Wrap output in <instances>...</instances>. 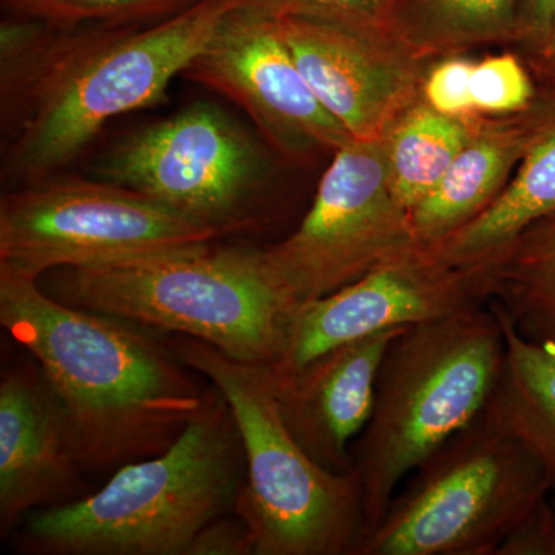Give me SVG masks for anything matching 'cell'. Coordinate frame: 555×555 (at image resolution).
<instances>
[{"mask_svg":"<svg viewBox=\"0 0 555 555\" xmlns=\"http://www.w3.org/2000/svg\"><path fill=\"white\" fill-rule=\"evenodd\" d=\"M474 62L449 56L427 68L422 87V100L448 118H477L470 93Z\"/></svg>","mask_w":555,"mask_h":555,"instance_id":"25","label":"cell"},{"mask_svg":"<svg viewBox=\"0 0 555 555\" xmlns=\"http://www.w3.org/2000/svg\"><path fill=\"white\" fill-rule=\"evenodd\" d=\"M275 21L310 89L357 141L385 138L422 101L427 60L392 28L308 16Z\"/></svg>","mask_w":555,"mask_h":555,"instance_id":"13","label":"cell"},{"mask_svg":"<svg viewBox=\"0 0 555 555\" xmlns=\"http://www.w3.org/2000/svg\"><path fill=\"white\" fill-rule=\"evenodd\" d=\"M246 455L228 401L206 404L167 451L115 470L100 491L36 511L16 529L33 555H188L211 521L235 513Z\"/></svg>","mask_w":555,"mask_h":555,"instance_id":"3","label":"cell"},{"mask_svg":"<svg viewBox=\"0 0 555 555\" xmlns=\"http://www.w3.org/2000/svg\"><path fill=\"white\" fill-rule=\"evenodd\" d=\"M188 555H255L254 540L246 524L232 513L208 524Z\"/></svg>","mask_w":555,"mask_h":555,"instance_id":"27","label":"cell"},{"mask_svg":"<svg viewBox=\"0 0 555 555\" xmlns=\"http://www.w3.org/2000/svg\"><path fill=\"white\" fill-rule=\"evenodd\" d=\"M0 324L42 371L83 470H118L167 451L206 404L208 389L169 341L62 302L36 278L7 268Z\"/></svg>","mask_w":555,"mask_h":555,"instance_id":"1","label":"cell"},{"mask_svg":"<svg viewBox=\"0 0 555 555\" xmlns=\"http://www.w3.org/2000/svg\"><path fill=\"white\" fill-rule=\"evenodd\" d=\"M554 211L555 113L500 195L467 224L425 248L452 268H481Z\"/></svg>","mask_w":555,"mask_h":555,"instance_id":"18","label":"cell"},{"mask_svg":"<svg viewBox=\"0 0 555 555\" xmlns=\"http://www.w3.org/2000/svg\"><path fill=\"white\" fill-rule=\"evenodd\" d=\"M214 243L60 269L47 292L76 308L201 339L235 360L276 363L299 301L262 247Z\"/></svg>","mask_w":555,"mask_h":555,"instance_id":"4","label":"cell"},{"mask_svg":"<svg viewBox=\"0 0 555 555\" xmlns=\"http://www.w3.org/2000/svg\"><path fill=\"white\" fill-rule=\"evenodd\" d=\"M244 0H199L152 27L56 30L38 22L2 50L5 173L35 184L79 158L109 119L156 105Z\"/></svg>","mask_w":555,"mask_h":555,"instance_id":"2","label":"cell"},{"mask_svg":"<svg viewBox=\"0 0 555 555\" xmlns=\"http://www.w3.org/2000/svg\"><path fill=\"white\" fill-rule=\"evenodd\" d=\"M551 495L534 456L481 411L409 474L358 555H496Z\"/></svg>","mask_w":555,"mask_h":555,"instance_id":"7","label":"cell"},{"mask_svg":"<svg viewBox=\"0 0 555 555\" xmlns=\"http://www.w3.org/2000/svg\"><path fill=\"white\" fill-rule=\"evenodd\" d=\"M218 238L203 222L107 181L50 177L0 199V268L36 280Z\"/></svg>","mask_w":555,"mask_h":555,"instance_id":"8","label":"cell"},{"mask_svg":"<svg viewBox=\"0 0 555 555\" xmlns=\"http://www.w3.org/2000/svg\"><path fill=\"white\" fill-rule=\"evenodd\" d=\"M401 0H244L269 16H308L346 24L392 28Z\"/></svg>","mask_w":555,"mask_h":555,"instance_id":"24","label":"cell"},{"mask_svg":"<svg viewBox=\"0 0 555 555\" xmlns=\"http://www.w3.org/2000/svg\"><path fill=\"white\" fill-rule=\"evenodd\" d=\"M199 0H3L14 17L42 22L56 30L91 25H134L169 17Z\"/></svg>","mask_w":555,"mask_h":555,"instance_id":"22","label":"cell"},{"mask_svg":"<svg viewBox=\"0 0 555 555\" xmlns=\"http://www.w3.org/2000/svg\"><path fill=\"white\" fill-rule=\"evenodd\" d=\"M179 360L228 401L246 455L235 514L255 555H358L367 534L357 474L318 465L288 433L266 364L246 363L201 339L169 341Z\"/></svg>","mask_w":555,"mask_h":555,"instance_id":"6","label":"cell"},{"mask_svg":"<svg viewBox=\"0 0 555 555\" xmlns=\"http://www.w3.org/2000/svg\"><path fill=\"white\" fill-rule=\"evenodd\" d=\"M543 50H545L547 64H550L551 73H553L555 80V17L546 39L543 40Z\"/></svg>","mask_w":555,"mask_h":555,"instance_id":"29","label":"cell"},{"mask_svg":"<svg viewBox=\"0 0 555 555\" xmlns=\"http://www.w3.org/2000/svg\"><path fill=\"white\" fill-rule=\"evenodd\" d=\"M503 356L505 335L489 302L408 326L389 343L371 418L350 447L367 534L409 474L483 411Z\"/></svg>","mask_w":555,"mask_h":555,"instance_id":"5","label":"cell"},{"mask_svg":"<svg viewBox=\"0 0 555 555\" xmlns=\"http://www.w3.org/2000/svg\"><path fill=\"white\" fill-rule=\"evenodd\" d=\"M555 17V0H525L521 33L543 43Z\"/></svg>","mask_w":555,"mask_h":555,"instance_id":"28","label":"cell"},{"mask_svg":"<svg viewBox=\"0 0 555 555\" xmlns=\"http://www.w3.org/2000/svg\"><path fill=\"white\" fill-rule=\"evenodd\" d=\"M102 181L203 222L219 236L254 224L269 166L254 138L222 109L196 104L120 141Z\"/></svg>","mask_w":555,"mask_h":555,"instance_id":"10","label":"cell"},{"mask_svg":"<svg viewBox=\"0 0 555 555\" xmlns=\"http://www.w3.org/2000/svg\"><path fill=\"white\" fill-rule=\"evenodd\" d=\"M496 555H555V505L551 496L506 537Z\"/></svg>","mask_w":555,"mask_h":555,"instance_id":"26","label":"cell"},{"mask_svg":"<svg viewBox=\"0 0 555 555\" xmlns=\"http://www.w3.org/2000/svg\"><path fill=\"white\" fill-rule=\"evenodd\" d=\"M420 247L411 215L390 189L385 138L334 152L315 198L297 229L262 247L299 302L323 298Z\"/></svg>","mask_w":555,"mask_h":555,"instance_id":"9","label":"cell"},{"mask_svg":"<svg viewBox=\"0 0 555 555\" xmlns=\"http://www.w3.org/2000/svg\"><path fill=\"white\" fill-rule=\"evenodd\" d=\"M555 107L476 120L473 137L436 189L411 211L412 232L430 247L480 215L500 195L514 167L553 118Z\"/></svg>","mask_w":555,"mask_h":555,"instance_id":"16","label":"cell"},{"mask_svg":"<svg viewBox=\"0 0 555 555\" xmlns=\"http://www.w3.org/2000/svg\"><path fill=\"white\" fill-rule=\"evenodd\" d=\"M83 467L53 390L33 357L3 366L0 378V532L31 513L89 495Z\"/></svg>","mask_w":555,"mask_h":555,"instance_id":"14","label":"cell"},{"mask_svg":"<svg viewBox=\"0 0 555 555\" xmlns=\"http://www.w3.org/2000/svg\"><path fill=\"white\" fill-rule=\"evenodd\" d=\"M551 499H553L554 505H555V495H551Z\"/></svg>","mask_w":555,"mask_h":555,"instance_id":"30","label":"cell"},{"mask_svg":"<svg viewBox=\"0 0 555 555\" xmlns=\"http://www.w3.org/2000/svg\"><path fill=\"white\" fill-rule=\"evenodd\" d=\"M477 118L440 115L418 101L385 137L390 189L404 210H414L437 188L469 142Z\"/></svg>","mask_w":555,"mask_h":555,"instance_id":"20","label":"cell"},{"mask_svg":"<svg viewBox=\"0 0 555 555\" xmlns=\"http://www.w3.org/2000/svg\"><path fill=\"white\" fill-rule=\"evenodd\" d=\"M489 301L488 269L452 268L420 246L334 294L299 302L280 360L269 366H301L353 339L443 320Z\"/></svg>","mask_w":555,"mask_h":555,"instance_id":"12","label":"cell"},{"mask_svg":"<svg viewBox=\"0 0 555 555\" xmlns=\"http://www.w3.org/2000/svg\"><path fill=\"white\" fill-rule=\"evenodd\" d=\"M403 328L353 339L301 366L266 364L284 425L318 465L352 473L350 447L371 418L387 346Z\"/></svg>","mask_w":555,"mask_h":555,"instance_id":"15","label":"cell"},{"mask_svg":"<svg viewBox=\"0 0 555 555\" xmlns=\"http://www.w3.org/2000/svg\"><path fill=\"white\" fill-rule=\"evenodd\" d=\"M491 301L532 341L555 345V211L540 219L488 264Z\"/></svg>","mask_w":555,"mask_h":555,"instance_id":"19","label":"cell"},{"mask_svg":"<svg viewBox=\"0 0 555 555\" xmlns=\"http://www.w3.org/2000/svg\"><path fill=\"white\" fill-rule=\"evenodd\" d=\"M489 306L502 324L505 356L483 412L534 456L555 495V345L525 338L505 310Z\"/></svg>","mask_w":555,"mask_h":555,"instance_id":"17","label":"cell"},{"mask_svg":"<svg viewBox=\"0 0 555 555\" xmlns=\"http://www.w3.org/2000/svg\"><path fill=\"white\" fill-rule=\"evenodd\" d=\"M182 75L235 101L288 158L356 141L310 89L275 17L244 2L219 22Z\"/></svg>","mask_w":555,"mask_h":555,"instance_id":"11","label":"cell"},{"mask_svg":"<svg viewBox=\"0 0 555 555\" xmlns=\"http://www.w3.org/2000/svg\"><path fill=\"white\" fill-rule=\"evenodd\" d=\"M525 0H401L392 30L420 56L455 53L521 33Z\"/></svg>","mask_w":555,"mask_h":555,"instance_id":"21","label":"cell"},{"mask_svg":"<svg viewBox=\"0 0 555 555\" xmlns=\"http://www.w3.org/2000/svg\"><path fill=\"white\" fill-rule=\"evenodd\" d=\"M470 93L477 116L520 115L534 101L532 80L513 54L474 62Z\"/></svg>","mask_w":555,"mask_h":555,"instance_id":"23","label":"cell"}]
</instances>
